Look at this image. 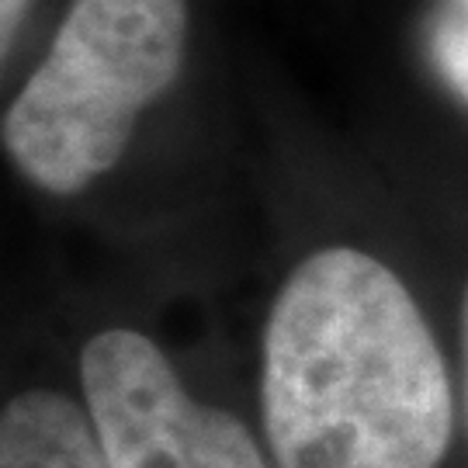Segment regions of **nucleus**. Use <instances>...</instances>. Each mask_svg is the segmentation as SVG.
Wrapping results in <instances>:
<instances>
[{
    "mask_svg": "<svg viewBox=\"0 0 468 468\" xmlns=\"http://www.w3.org/2000/svg\"><path fill=\"white\" fill-rule=\"evenodd\" d=\"M261 423L274 468H441L454 385L420 302L371 253L299 261L261 336Z\"/></svg>",
    "mask_w": 468,
    "mask_h": 468,
    "instance_id": "obj_1",
    "label": "nucleus"
},
{
    "mask_svg": "<svg viewBox=\"0 0 468 468\" xmlns=\"http://www.w3.org/2000/svg\"><path fill=\"white\" fill-rule=\"evenodd\" d=\"M187 38V0H69L0 122L11 167L49 198L94 187L181 80Z\"/></svg>",
    "mask_w": 468,
    "mask_h": 468,
    "instance_id": "obj_2",
    "label": "nucleus"
},
{
    "mask_svg": "<svg viewBox=\"0 0 468 468\" xmlns=\"http://www.w3.org/2000/svg\"><path fill=\"white\" fill-rule=\"evenodd\" d=\"M77 371L108 468H274L243 420L187 392L153 336L108 326Z\"/></svg>",
    "mask_w": 468,
    "mask_h": 468,
    "instance_id": "obj_3",
    "label": "nucleus"
},
{
    "mask_svg": "<svg viewBox=\"0 0 468 468\" xmlns=\"http://www.w3.org/2000/svg\"><path fill=\"white\" fill-rule=\"evenodd\" d=\"M0 468H108L84 402L25 388L0 413Z\"/></svg>",
    "mask_w": 468,
    "mask_h": 468,
    "instance_id": "obj_4",
    "label": "nucleus"
},
{
    "mask_svg": "<svg viewBox=\"0 0 468 468\" xmlns=\"http://www.w3.org/2000/svg\"><path fill=\"white\" fill-rule=\"evenodd\" d=\"M35 0H0V56L4 63L11 59L17 38H21V28L32 15Z\"/></svg>",
    "mask_w": 468,
    "mask_h": 468,
    "instance_id": "obj_5",
    "label": "nucleus"
},
{
    "mask_svg": "<svg viewBox=\"0 0 468 468\" xmlns=\"http://www.w3.org/2000/svg\"><path fill=\"white\" fill-rule=\"evenodd\" d=\"M462 420H465V444H468V284L462 295Z\"/></svg>",
    "mask_w": 468,
    "mask_h": 468,
    "instance_id": "obj_6",
    "label": "nucleus"
}]
</instances>
